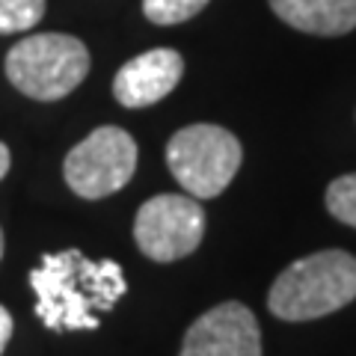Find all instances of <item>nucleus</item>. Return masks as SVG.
Here are the masks:
<instances>
[{
	"mask_svg": "<svg viewBox=\"0 0 356 356\" xmlns=\"http://www.w3.org/2000/svg\"><path fill=\"white\" fill-rule=\"evenodd\" d=\"M137 170V143L128 131L102 125L65 154V184L83 199H104L122 191Z\"/></svg>",
	"mask_w": 356,
	"mask_h": 356,
	"instance_id": "nucleus-5",
	"label": "nucleus"
},
{
	"mask_svg": "<svg viewBox=\"0 0 356 356\" xmlns=\"http://www.w3.org/2000/svg\"><path fill=\"white\" fill-rule=\"evenodd\" d=\"M184 74V57L172 48H152L128 60L113 77V95L122 107H152L178 86Z\"/></svg>",
	"mask_w": 356,
	"mask_h": 356,
	"instance_id": "nucleus-8",
	"label": "nucleus"
},
{
	"mask_svg": "<svg viewBox=\"0 0 356 356\" xmlns=\"http://www.w3.org/2000/svg\"><path fill=\"white\" fill-rule=\"evenodd\" d=\"M42 15H44V0H0V36L36 27Z\"/></svg>",
	"mask_w": 356,
	"mask_h": 356,
	"instance_id": "nucleus-11",
	"label": "nucleus"
},
{
	"mask_svg": "<svg viewBox=\"0 0 356 356\" xmlns=\"http://www.w3.org/2000/svg\"><path fill=\"white\" fill-rule=\"evenodd\" d=\"M356 300V259L344 250H321L297 259L276 276L267 309L282 321H315Z\"/></svg>",
	"mask_w": 356,
	"mask_h": 356,
	"instance_id": "nucleus-2",
	"label": "nucleus"
},
{
	"mask_svg": "<svg viewBox=\"0 0 356 356\" xmlns=\"http://www.w3.org/2000/svg\"><path fill=\"white\" fill-rule=\"evenodd\" d=\"M276 18L312 36H344L356 27V0H270Z\"/></svg>",
	"mask_w": 356,
	"mask_h": 356,
	"instance_id": "nucleus-9",
	"label": "nucleus"
},
{
	"mask_svg": "<svg viewBox=\"0 0 356 356\" xmlns=\"http://www.w3.org/2000/svg\"><path fill=\"white\" fill-rule=\"evenodd\" d=\"M9 163H13V158H9V149L3 146V143H0V178H6Z\"/></svg>",
	"mask_w": 356,
	"mask_h": 356,
	"instance_id": "nucleus-14",
	"label": "nucleus"
},
{
	"mask_svg": "<svg viewBox=\"0 0 356 356\" xmlns=\"http://www.w3.org/2000/svg\"><path fill=\"white\" fill-rule=\"evenodd\" d=\"M9 339H13V315H9V312L0 306V353L6 350Z\"/></svg>",
	"mask_w": 356,
	"mask_h": 356,
	"instance_id": "nucleus-13",
	"label": "nucleus"
},
{
	"mask_svg": "<svg viewBox=\"0 0 356 356\" xmlns=\"http://www.w3.org/2000/svg\"><path fill=\"white\" fill-rule=\"evenodd\" d=\"M36 315L48 330H98L104 312L125 297V273L110 259L92 261L81 250L44 255L30 273Z\"/></svg>",
	"mask_w": 356,
	"mask_h": 356,
	"instance_id": "nucleus-1",
	"label": "nucleus"
},
{
	"mask_svg": "<svg viewBox=\"0 0 356 356\" xmlns=\"http://www.w3.org/2000/svg\"><path fill=\"white\" fill-rule=\"evenodd\" d=\"M208 6V0H143V13L152 24L172 27L181 21H191Z\"/></svg>",
	"mask_w": 356,
	"mask_h": 356,
	"instance_id": "nucleus-10",
	"label": "nucleus"
},
{
	"mask_svg": "<svg viewBox=\"0 0 356 356\" xmlns=\"http://www.w3.org/2000/svg\"><path fill=\"white\" fill-rule=\"evenodd\" d=\"M243 161L238 137L220 125H187L166 143V166L193 199H214L232 184Z\"/></svg>",
	"mask_w": 356,
	"mask_h": 356,
	"instance_id": "nucleus-4",
	"label": "nucleus"
},
{
	"mask_svg": "<svg viewBox=\"0 0 356 356\" xmlns=\"http://www.w3.org/2000/svg\"><path fill=\"white\" fill-rule=\"evenodd\" d=\"M86 72V44L65 33H36L13 44L6 54L9 83L36 102H60L83 83Z\"/></svg>",
	"mask_w": 356,
	"mask_h": 356,
	"instance_id": "nucleus-3",
	"label": "nucleus"
},
{
	"mask_svg": "<svg viewBox=\"0 0 356 356\" xmlns=\"http://www.w3.org/2000/svg\"><path fill=\"white\" fill-rule=\"evenodd\" d=\"M178 356H261L259 321L238 300L220 303L191 324Z\"/></svg>",
	"mask_w": 356,
	"mask_h": 356,
	"instance_id": "nucleus-7",
	"label": "nucleus"
},
{
	"mask_svg": "<svg viewBox=\"0 0 356 356\" xmlns=\"http://www.w3.org/2000/svg\"><path fill=\"white\" fill-rule=\"evenodd\" d=\"M327 211L344 226L356 229V172L339 175L327 187Z\"/></svg>",
	"mask_w": 356,
	"mask_h": 356,
	"instance_id": "nucleus-12",
	"label": "nucleus"
},
{
	"mask_svg": "<svg viewBox=\"0 0 356 356\" xmlns=\"http://www.w3.org/2000/svg\"><path fill=\"white\" fill-rule=\"evenodd\" d=\"M0 259H3V232H0Z\"/></svg>",
	"mask_w": 356,
	"mask_h": 356,
	"instance_id": "nucleus-15",
	"label": "nucleus"
},
{
	"mask_svg": "<svg viewBox=\"0 0 356 356\" xmlns=\"http://www.w3.org/2000/svg\"><path fill=\"white\" fill-rule=\"evenodd\" d=\"M205 235V211L193 196L161 193L143 202L134 220V241L152 261H178L191 255Z\"/></svg>",
	"mask_w": 356,
	"mask_h": 356,
	"instance_id": "nucleus-6",
	"label": "nucleus"
}]
</instances>
